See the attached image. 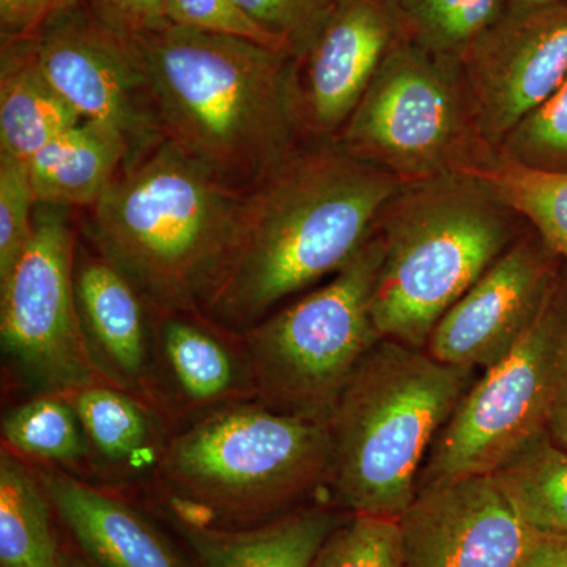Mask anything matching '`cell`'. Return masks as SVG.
I'll return each mask as SVG.
<instances>
[{
	"mask_svg": "<svg viewBox=\"0 0 567 567\" xmlns=\"http://www.w3.org/2000/svg\"><path fill=\"white\" fill-rule=\"evenodd\" d=\"M162 349L175 385L193 405H218L252 386L249 365L194 315H166ZM254 390V386H252Z\"/></svg>",
	"mask_w": 567,
	"mask_h": 567,
	"instance_id": "obj_21",
	"label": "cell"
},
{
	"mask_svg": "<svg viewBox=\"0 0 567 567\" xmlns=\"http://www.w3.org/2000/svg\"><path fill=\"white\" fill-rule=\"evenodd\" d=\"M330 425L262 404H229L175 436L163 475L196 513L264 517L330 483Z\"/></svg>",
	"mask_w": 567,
	"mask_h": 567,
	"instance_id": "obj_6",
	"label": "cell"
},
{
	"mask_svg": "<svg viewBox=\"0 0 567 567\" xmlns=\"http://www.w3.org/2000/svg\"><path fill=\"white\" fill-rule=\"evenodd\" d=\"M496 153L536 173L567 174V76L507 133Z\"/></svg>",
	"mask_w": 567,
	"mask_h": 567,
	"instance_id": "obj_28",
	"label": "cell"
},
{
	"mask_svg": "<svg viewBox=\"0 0 567 567\" xmlns=\"http://www.w3.org/2000/svg\"><path fill=\"white\" fill-rule=\"evenodd\" d=\"M293 61L319 39L339 0H235Z\"/></svg>",
	"mask_w": 567,
	"mask_h": 567,
	"instance_id": "obj_30",
	"label": "cell"
},
{
	"mask_svg": "<svg viewBox=\"0 0 567 567\" xmlns=\"http://www.w3.org/2000/svg\"><path fill=\"white\" fill-rule=\"evenodd\" d=\"M52 509L100 567H188L153 525L121 499L59 470H39Z\"/></svg>",
	"mask_w": 567,
	"mask_h": 567,
	"instance_id": "obj_17",
	"label": "cell"
},
{
	"mask_svg": "<svg viewBox=\"0 0 567 567\" xmlns=\"http://www.w3.org/2000/svg\"><path fill=\"white\" fill-rule=\"evenodd\" d=\"M74 292L89 349L107 382L151 398V338L136 287L102 254L78 246Z\"/></svg>",
	"mask_w": 567,
	"mask_h": 567,
	"instance_id": "obj_16",
	"label": "cell"
},
{
	"mask_svg": "<svg viewBox=\"0 0 567 567\" xmlns=\"http://www.w3.org/2000/svg\"><path fill=\"white\" fill-rule=\"evenodd\" d=\"M128 159L122 134L81 121L48 142L28 162L37 203L91 208Z\"/></svg>",
	"mask_w": 567,
	"mask_h": 567,
	"instance_id": "obj_19",
	"label": "cell"
},
{
	"mask_svg": "<svg viewBox=\"0 0 567 567\" xmlns=\"http://www.w3.org/2000/svg\"><path fill=\"white\" fill-rule=\"evenodd\" d=\"M473 374L391 339L365 354L330 423V484L350 514L402 516L436 436L475 383Z\"/></svg>",
	"mask_w": 567,
	"mask_h": 567,
	"instance_id": "obj_5",
	"label": "cell"
},
{
	"mask_svg": "<svg viewBox=\"0 0 567 567\" xmlns=\"http://www.w3.org/2000/svg\"><path fill=\"white\" fill-rule=\"evenodd\" d=\"M96 17L118 29L137 35L158 31L171 22L167 20L169 0H84Z\"/></svg>",
	"mask_w": 567,
	"mask_h": 567,
	"instance_id": "obj_33",
	"label": "cell"
},
{
	"mask_svg": "<svg viewBox=\"0 0 567 567\" xmlns=\"http://www.w3.org/2000/svg\"><path fill=\"white\" fill-rule=\"evenodd\" d=\"M2 439L10 453L58 464H73L89 451L80 416L61 394L37 395L7 413Z\"/></svg>",
	"mask_w": 567,
	"mask_h": 567,
	"instance_id": "obj_26",
	"label": "cell"
},
{
	"mask_svg": "<svg viewBox=\"0 0 567 567\" xmlns=\"http://www.w3.org/2000/svg\"><path fill=\"white\" fill-rule=\"evenodd\" d=\"M525 227L473 175L406 183L375 229L383 257L372 312L382 338L425 349L440 319Z\"/></svg>",
	"mask_w": 567,
	"mask_h": 567,
	"instance_id": "obj_4",
	"label": "cell"
},
{
	"mask_svg": "<svg viewBox=\"0 0 567 567\" xmlns=\"http://www.w3.org/2000/svg\"><path fill=\"white\" fill-rule=\"evenodd\" d=\"M73 0H0L2 41L32 39L52 14Z\"/></svg>",
	"mask_w": 567,
	"mask_h": 567,
	"instance_id": "obj_34",
	"label": "cell"
},
{
	"mask_svg": "<svg viewBox=\"0 0 567 567\" xmlns=\"http://www.w3.org/2000/svg\"><path fill=\"white\" fill-rule=\"evenodd\" d=\"M492 477L525 524L539 533L567 535V451L547 432L507 458Z\"/></svg>",
	"mask_w": 567,
	"mask_h": 567,
	"instance_id": "obj_23",
	"label": "cell"
},
{
	"mask_svg": "<svg viewBox=\"0 0 567 567\" xmlns=\"http://www.w3.org/2000/svg\"><path fill=\"white\" fill-rule=\"evenodd\" d=\"M167 20L171 24L237 37L279 51L274 39L235 0H169Z\"/></svg>",
	"mask_w": 567,
	"mask_h": 567,
	"instance_id": "obj_32",
	"label": "cell"
},
{
	"mask_svg": "<svg viewBox=\"0 0 567 567\" xmlns=\"http://www.w3.org/2000/svg\"><path fill=\"white\" fill-rule=\"evenodd\" d=\"M309 567H404L398 520L350 514L327 537Z\"/></svg>",
	"mask_w": 567,
	"mask_h": 567,
	"instance_id": "obj_29",
	"label": "cell"
},
{
	"mask_svg": "<svg viewBox=\"0 0 567 567\" xmlns=\"http://www.w3.org/2000/svg\"><path fill=\"white\" fill-rule=\"evenodd\" d=\"M547 434L558 446L567 451V382L559 391L550 416H548Z\"/></svg>",
	"mask_w": 567,
	"mask_h": 567,
	"instance_id": "obj_36",
	"label": "cell"
},
{
	"mask_svg": "<svg viewBox=\"0 0 567 567\" xmlns=\"http://www.w3.org/2000/svg\"><path fill=\"white\" fill-rule=\"evenodd\" d=\"M567 7V0H511L509 10L533 11Z\"/></svg>",
	"mask_w": 567,
	"mask_h": 567,
	"instance_id": "obj_37",
	"label": "cell"
},
{
	"mask_svg": "<svg viewBox=\"0 0 567 567\" xmlns=\"http://www.w3.org/2000/svg\"><path fill=\"white\" fill-rule=\"evenodd\" d=\"M241 199L164 140L122 167L87 208L85 233L155 311L203 316Z\"/></svg>",
	"mask_w": 567,
	"mask_h": 567,
	"instance_id": "obj_3",
	"label": "cell"
},
{
	"mask_svg": "<svg viewBox=\"0 0 567 567\" xmlns=\"http://www.w3.org/2000/svg\"><path fill=\"white\" fill-rule=\"evenodd\" d=\"M62 567H100L91 561L84 554L78 555L73 551H62Z\"/></svg>",
	"mask_w": 567,
	"mask_h": 567,
	"instance_id": "obj_38",
	"label": "cell"
},
{
	"mask_svg": "<svg viewBox=\"0 0 567 567\" xmlns=\"http://www.w3.org/2000/svg\"><path fill=\"white\" fill-rule=\"evenodd\" d=\"M477 133L492 152L567 76V7L509 10L461 58Z\"/></svg>",
	"mask_w": 567,
	"mask_h": 567,
	"instance_id": "obj_12",
	"label": "cell"
},
{
	"mask_svg": "<svg viewBox=\"0 0 567 567\" xmlns=\"http://www.w3.org/2000/svg\"><path fill=\"white\" fill-rule=\"evenodd\" d=\"M51 502L20 458L0 456V566L62 567L52 528Z\"/></svg>",
	"mask_w": 567,
	"mask_h": 567,
	"instance_id": "obj_22",
	"label": "cell"
},
{
	"mask_svg": "<svg viewBox=\"0 0 567 567\" xmlns=\"http://www.w3.org/2000/svg\"><path fill=\"white\" fill-rule=\"evenodd\" d=\"M342 518L303 507L251 529L181 525L200 567H309Z\"/></svg>",
	"mask_w": 567,
	"mask_h": 567,
	"instance_id": "obj_18",
	"label": "cell"
},
{
	"mask_svg": "<svg viewBox=\"0 0 567 567\" xmlns=\"http://www.w3.org/2000/svg\"><path fill=\"white\" fill-rule=\"evenodd\" d=\"M37 204L28 163L0 153V287L31 241Z\"/></svg>",
	"mask_w": 567,
	"mask_h": 567,
	"instance_id": "obj_31",
	"label": "cell"
},
{
	"mask_svg": "<svg viewBox=\"0 0 567 567\" xmlns=\"http://www.w3.org/2000/svg\"><path fill=\"white\" fill-rule=\"evenodd\" d=\"M382 257L375 234L330 282L245 331L259 404L330 425L350 379L383 339L372 312Z\"/></svg>",
	"mask_w": 567,
	"mask_h": 567,
	"instance_id": "obj_7",
	"label": "cell"
},
{
	"mask_svg": "<svg viewBox=\"0 0 567 567\" xmlns=\"http://www.w3.org/2000/svg\"><path fill=\"white\" fill-rule=\"evenodd\" d=\"M465 174L487 185L567 265V174L525 169L496 152L488 153Z\"/></svg>",
	"mask_w": 567,
	"mask_h": 567,
	"instance_id": "obj_24",
	"label": "cell"
},
{
	"mask_svg": "<svg viewBox=\"0 0 567 567\" xmlns=\"http://www.w3.org/2000/svg\"><path fill=\"white\" fill-rule=\"evenodd\" d=\"M133 37L164 140L227 188L248 193L306 141L289 55L175 24Z\"/></svg>",
	"mask_w": 567,
	"mask_h": 567,
	"instance_id": "obj_2",
	"label": "cell"
},
{
	"mask_svg": "<svg viewBox=\"0 0 567 567\" xmlns=\"http://www.w3.org/2000/svg\"><path fill=\"white\" fill-rule=\"evenodd\" d=\"M567 382V274L561 270L535 322L466 391L431 447L420 483L492 475L546 434Z\"/></svg>",
	"mask_w": 567,
	"mask_h": 567,
	"instance_id": "obj_9",
	"label": "cell"
},
{
	"mask_svg": "<svg viewBox=\"0 0 567 567\" xmlns=\"http://www.w3.org/2000/svg\"><path fill=\"white\" fill-rule=\"evenodd\" d=\"M520 567H567V535L540 533Z\"/></svg>",
	"mask_w": 567,
	"mask_h": 567,
	"instance_id": "obj_35",
	"label": "cell"
},
{
	"mask_svg": "<svg viewBox=\"0 0 567 567\" xmlns=\"http://www.w3.org/2000/svg\"><path fill=\"white\" fill-rule=\"evenodd\" d=\"M76 251L70 208L37 204L31 241L0 287L3 357L37 395L70 398L84 388L110 383L82 330L74 292Z\"/></svg>",
	"mask_w": 567,
	"mask_h": 567,
	"instance_id": "obj_10",
	"label": "cell"
},
{
	"mask_svg": "<svg viewBox=\"0 0 567 567\" xmlns=\"http://www.w3.org/2000/svg\"><path fill=\"white\" fill-rule=\"evenodd\" d=\"M394 0H339L319 39L293 65V104L306 141H333L395 41Z\"/></svg>",
	"mask_w": 567,
	"mask_h": 567,
	"instance_id": "obj_15",
	"label": "cell"
},
{
	"mask_svg": "<svg viewBox=\"0 0 567 567\" xmlns=\"http://www.w3.org/2000/svg\"><path fill=\"white\" fill-rule=\"evenodd\" d=\"M70 399V398H69ZM89 442L114 464H137L151 450L152 424L133 395L100 383L71 394Z\"/></svg>",
	"mask_w": 567,
	"mask_h": 567,
	"instance_id": "obj_27",
	"label": "cell"
},
{
	"mask_svg": "<svg viewBox=\"0 0 567 567\" xmlns=\"http://www.w3.org/2000/svg\"><path fill=\"white\" fill-rule=\"evenodd\" d=\"M404 185L333 141H305L244 194L200 315L235 330L262 322L281 301L353 260Z\"/></svg>",
	"mask_w": 567,
	"mask_h": 567,
	"instance_id": "obj_1",
	"label": "cell"
},
{
	"mask_svg": "<svg viewBox=\"0 0 567 567\" xmlns=\"http://www.w3.org/2000/svg\"><path fill=\"white\" fill-rule=\"evenodd\" d=\"M81 121L41 70L32 40L2 41L0 153L28 163Z\"/></svg>",
	"mask_w": 567,
	"mask_h": 567,
	"instance_id": "obj_20",
	"label": "cell"
},
{
	"mask_svg": "<svg viewBox=\"0 0 567 567\" xmlns=\"http://www.w3.org/2000/svg\"><path fill=\"white\" fill-rule=\"evenodd\" d=\"M31 40L41 70L82 121L122 134L125 164L162 144L151 76L133 35L96 17L84 0H73Z\"/></svg>",
	"mask_w": 567,
	"mask_h": 567,
	"instance_id": "obj_11",
	"label": "cell"
},
{
	"mask_svg": "<svg viewBox=\"0 0 567 567\" xmlns=\"http://www.w3.org/2000/svg\"><path fill=\"white\" fill-rule=\"evenodd\" d=\"M406 39L461 61L509 11L511 0H394Z\"/></svg>",
	"mask_w": 567,
	"mask_h": 567,
	"instance_id": "obj_25",
	"label": "cell"
},
{
	"mask_svg": "<svg viewBox=\"0 0 567 567\" xmlns=\"http://www.w3.org/2000/svg\"><path fill=\"white\" fill-rule=\"evenodd\" d=\"M333 142L405 185L465 173L492 153L477 133L461 62L405 35Z\"/></svg>",
	"mask_w": 567,
	"mask_h": 567,
	"instance_id": "obj_8",
	"label": "cell"
},
{
	"mask_svg": "<svg viewBox=\"0 0 567 567\" xmlns=\"http://www.w3.org/2000/svg\"><path fill=\"white\" fill-rule=\"evenodd\" d=\"M561 270V259L527 224L440 319L425 352L473 371L498 363L535 322Z\"/></svg>",
	"mask_w": 567,
	"mask_h": 567,
	"instance_id": "obj_14",
	"label": "cell"
},
{
	"mask_svg": "<svg viewBox=\"0 0 567 567\" xmlns=\"http://www.w3.org/2000/svg\"><path fill=\"white\" fill-rule=\"evenodd\" d=\"M398 525L404 567H520L540 535L492 475L423 484Z\"/></svg>",
	"mask_w": 567,
	"mask_h": 567,
	"instance_id": "obj_13",
	"label": "cell"
}]
</instances>
